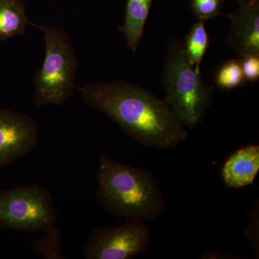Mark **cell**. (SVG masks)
<instances>
[{"mask_svg": "<svg viewBox=\"0 0 259 259\" xmlns=\"http://www.w3.org/2000/svg\"><path fill=\"white\" fill-rule=\"evenodd\" d=\"M88 106L105 114L145 147L173 149L189 134L171 108L147 90L125 81L84 83L77 88Z\"/></svg>", "mask_w": 259, "mask_h": 259, "instance_id": "6da1fadb", "label": "cell"}, {"mask_svg": "<svg viewBox=\"0 0 259 259\" xmlns=\"http://www.w3.org/2000/svg\"><path fill=\"white\" fill-rule=\"evenodd\" d=\"M97 197L103 209L127 221H153L165 208L164 194L152 172L116 161L101 153Z\"/></svg>", "mask_w": 259, "mask_h": 259, "instance_id": "7a4b0ae2", "label": "cell"}, {"mask_svg": "<svg viewBox=\"0 0 259 259\" xmlns=\"http://www.w3.org/2000/svg\"><path fill=\"white\" fill-rule=\"evenodd\" d=\"M161 83L166 93L163 100L184 127L195 128L210 105L214 87L204 82L176 38L168 42Z\"/></svg>", "mask_w": 259, "mask_h": 259, "instance_id": "3957f363", "label": "cell"}, {"mask_svg": "<svg viewBox=\"0 0 259 259\" xmlns=\"http://www.w3.org/2000/svg\"><path fill=\"white\" fill-rule=\"evenodd\" d=\"M29 25L44 32L46 54L33 84V101L40 108L45 105L60 106L74 96L78 59L69 35L61 27L49 24Z\"/></svg>", "mask_w": 259, "mask_h": 259, "instance_id": "277c9868", "label": "cell"}, {"mask_svg": "<svg viewBox=\"0 0 259 259\" xmlns=\"http://www.w3.org/2000/svg\"><path fill=\"white\" fill-rule=\"evenodd\" d=\"M57 220L52 197L37 184L0 192V228L47 233Z\"/></svg>", "mask_w": 259, "mask_h": 259, "instance_id": "5b68a950", "label": "cell"}, {"mask_svg": "<svg viewBox=\"0 0 259 259\" xmlns=\"http://www.w3.org/2000/svg\"><path fill=\"white\" fill-rule=\"evenodd\" d=\"M151 234L141 221L120 226L97 228L83 248L87 259H130L144 254L151 245Z\"/></svg>", "mask_w": 259, "mask_h": 259, "instance_id": "8992f818", "label": "cell"}, {"mask_svg": "<svg viewBox=\"0 0 259 259\" xmlns=\"http://www.w3.org/2000/svg\"><path fill=\"white\" fill-rule=\"evenodd\" d=\"M38 127L31 116L0 107V168L36 147Z\"/></svg>", "mask_w": 259, "mask_h": 259, "instance_id": "52a82bcc", "label": "cell"}, {"mask_svg": "<svg viewBox=\"0 0 259 259\" xmlns=\"http://www.w3.org/2000/svg\"><path fill=\"white\" fill-rule=\"evenodd\" d=\"M226 16L231 20L227 46L241 57L259 56V0L239 5Z\"/></svg>", "mask_w": 259, "mask_h": 259, "instance_id": "ba28073f", "label": "cell"}, {"mask_svg": "<svg viewBox=\"0 0 259 259\" xmlns=\"http://www.w3.org/2000/svg\"><path fill=\"white\" fill-rule=\"evenodd\" d=\"M259 171V146L251 145L238 150L225 162L222 178L227 187L239 189L253 184Z\"/></svg>", "mask_w": 259, "mask_h": 259, "instance_id": "9c48e42d", "label": "cell"}, {"mask_svg": "<svg viewBox=\"0 0 259 259\" xmlns=\"http://www.w3.org/2000/svg\"><path fill=\"white\" fill-rule=\"evenodd\" d=\"M153 0H127L124 23L118 28L127 47L136 52L142 40L145 25Z\"/></svg>", "mask_w": 259, "mask_h": 259, "instance_id": "30bf717a", "label": "cell"}, {"mask_svg": "<svg viewBox=\"0 0 259 259\" xmlns=\"http://www.w3.org/2000/svg\"><path fill=\"white\" fill-rule=\"evenodd\" d=\"M29 24L23 0H0V40L25 35Z\"/></svg>", "mask_w": 259, "mask_h": 259, "instance_id": "8fae6325", "label": "cell"}, {"mask_svg": "<svg viewBox=\"0 0 259 259\" xmlns=\"http://www.w3.org/2000/svg\"><path fill=\"white\" fill-rule=\"evenodd\" d=\"M209 40L203 21L194 24L185 37L183 49L191 64L200 71L201 63L208 49Z\"/></svg>", "mask_w": 259, "mask_h": 259, "instance_id": "7c38bea8", "label": "cell"}, {"mask_svg": "<svg viewBox=\"0 0 259 259\" xmlns=\"http://www.w3.org/2000/svg\"><path fill=\"white\" fill-rule=\"evenodd\" d=\"M245 83L239 59L227 61L216 74V85L222 90H233L243 86Z\"/></svg>", "mask_w": 259, "mask_h": 259, "instance_id": "4fadbf2b", "label": "cell"}, {"mask_svg": "<svg viewBox=\"0 0 259 259\" xmlns=\"http://www.w3.org/2000/svg\"><path fill=\"white\" fill-rule=\"evenodd\" d=\"M41 240L32 241V247L35 252L45 258H64L61 253L60 231L54 227Z\"/></svg>", "mask_w": 259, "mask_h": 259, "instance_id": "5bb4252c", "label": "cell"}, {"mask_svg": "<svg viewBox=\"0 0 259 259\" xmlns=\"http://www.w3.org/2000/svg\"><path fill=\"white\" fill-rule=\"evenodd\" d=\"M225 0H191V8L199 21L213 20L220 14Z\"/></svg>", "mask_w": 259, "mask_h": 259, "instance_id": "9a60e30c", "label": "cell"}, {"mask_svg": "<svg viewBox=\"0 0 259 259\" xmlns=\"http://www.w3.org/2000/svg\"><path fill=\"white\" fill-rule=\"evenodd\" d=\"M239 60L245 82H257L259 79V56H245Z\"/></svg>", "mask_w": 259, "mask_h": 259, "instance_id": "2e32d148", "label": "cell"}, {"mask_svg": "<svg viewBox=\"0 0 259 259\" xmlns=\"http://www.w3.org/2000/svg\"><path fill=\"white\" fill-rule=\"evenodd\" d=\"M249 1H251V0H236L237 3H238L239 5H244Z\"/></svg>", "mask_w": 259, "mask_h": 259, "instance_id": "e0dca14e", "label": "cell"}]
</instances>
